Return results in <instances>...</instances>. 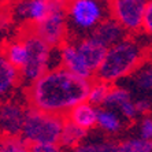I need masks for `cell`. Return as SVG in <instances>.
<instances>
[{"mask_svg": "<svg viewBox=\"0 0 152 152\" xmlns=\"http://www.w3.org/2000/svg\"><path fill=\"white\" fill-rule=\"evenodd\" d=\"M92 80H86L64 69L52 67L29 85V107L66 117L78 103L88 99Z\"/></svg>", "mask_w": 152, "mask_h": 152, "instance_id": "6da1fadb", "label": "cell"}, {"mask_svg": "<svg viewBox=\"0 0 152 152\" xmlns=\"http://www.w3.org/2000/svg\"><path fill=\"white\" fill-rule=\"evenodd\" d=\"M145 53L147 47L132 37H125L119 42L107 48L106 56L95 75L99 80L114 84L132 75L140 64L144 63Z\"/></svg>", "mask_w": 152, "mask_h": 152, "instance_id": "7a4b0ae2", "label": "cell"}, {"mask_svg": "<svg viewBox=\"0 0 152 152\" xmlns=\"http://www.w3.org/2000/svg\"><path fill=\"white\" fill-rule=\"evenodd\" d=\"M64 121H66V117L63 115L45 113V111L29 107L25 124L21 132V137L28 142L29 147L33 144H41V142L59 144Z\"/></svg>", "mask_w": 152, "mask_h": 152, "instance_id": "3957f363", "label": "cell"}, {"mask_svg": "<svg viewBox=\"0 0 152 152\" xmlns=\"http://www.w3.org/2000/svg\"><path fill=\"white\" fill-rule=\"evenodd\" d=\"M107 8L102 0H71L67 4V33L73 40L89 36L106 18Z\"/></svg>", "mask_w": 152, "mask_h": 152, "instance_id": "277c9868", "label": "cell"}, {"mask_svg": "<svg viewBox=\"0 0 152 152\" xmlns=\"http://www.w3.org/2000/svg\"><path fill=\"white\" fill-rule=\"evenodd\" d=\"M28 47V60L25 66L19 70L21 81L30 85L48 69H51L52 48L45 40H42L37 33L30 29L21 36Z\"/></svg>", "mask_w": 152, "mask_h": 152, "instance_id": "5b68a950", "label": "cell"}, {"mask_svg": "<svg viewBox=\"0 0 152 152\" xmlns=\"http://www.w3.org/2000/svg\"><path fill=\"white\" fill-rule=\"evenodd\" d=\"M51 47H59L67 36V3L66 0H51L47 17L32 28Z\"/></svg>", "mask_w": 152, "mask_h": 152, "instance_id": "8992f818", "label": "cell"}, {"mask_svg": "<svg viewBox=\"0 0 152 152\" xmlns=\"http://www.w3.org/2000/svg\"><path fill=\"white\" fill-rule=\"evenodd\" d=\"M148 0H113L110 12L129 33L142 29V19Z\"/></svg>", "mask_w": 152, "mask_h": 152, "instance_id": "52a82bcc", "label": "cell"}, {"mask_svg": "<svg viewBox=\"0 0 152 152\" xmlns=\"http://www.w3.org/2000/svg\"><path fill=\"white\" fill-rule=\"evenodd\" d=\"M28 108L21 102L10 99L0 100V134L21 136Z\"/></svg>", "mask_w": 152, "mask_h": 152, "instance_id": "ba28073f", "label": "cell"}, {"mask_svg": "<svg viewBox=\"0 0 152 152\" xmlns=\"http://www.w3.org/2000/svg\"><path fill=\"white\" fill-rule=\"evenodd\" d=\"M59 62L60 66H63L69 71L82 78L92 80V77L95 75V73L91 70L88 63L85 62L84 56L78 51L77 45L73 40L71 41H63L59 45Z\"/></svg>", "mask_w": 152, "mask_h": 152, "instance_id": "9c48e42d", "label": "cell"}, {"mask_svg": "<svg viewBox=\"0 0 152 152\" xmlns=\"http://www.w3.org/2000/svg\"><path fill=\"white\" fill-rule=\"evenodd\" d=\"M127 33L129 32L115 18L110 17L102 19L99 22V25L93 29L89 36L95 39L96 41H99L106 48H110L114 44H117L121 40H124L125 37H127Z\"/></svg>", "mask_w": 152, "mask_h": 152, "instance_id": "30bf717a", "label": "cell"}, {"mask_svg": "<svg viewBox=\"0 0 152 152\" xmlns=\"http://www.w3.org/2000/svg\"><path fill=\"white\" fill-rule=\"evenodd\" d=\"M21 82V73L7 59L3 48H0V100L6 99L14 92Z\"/></svg>", "mask_w": 152, "mask_h": 152, "instance_id": "8fae6325", "label": "cell"}, {"mask_svg": "<svg viewBox=\"0 0 152 152\" xmlns=\"http://www.w3.org/2000/svg\"><path fill=\"white\" fill-rule=\"evenodd\" d=\"M73 41L75 42L78 51L81 52L85 62L91 67V70L96 73V70L99 69V66L102 64L103 59L106 56L107 48L102 45L99 41H96L95 39H92L91 36H85L82 39L73 40Z\"/></svg>", "mask_w": 152, "mask_h": 152, "instance_id": "7c38bea8", "label": "cell"}, {"mask_svg": "<svg viewBox=\"0 0 152 152\" xmlns=\"http://www.w3.org/2000/svg\"><path fill=\"white\" fill-rule=\"evenodd\" d=\"M66 118L88 132L97 126V107L85 100L73 107Z\"/></svg>", "mask_w": 152, "mask_h": 152, "instance_id": "4fadbf2b", "label": "cell"}, {"mask_svg": "<svg viewBox=\"0 0 152 152\" xmlns=\"http://www.w3.org/2000/svg\"><path fill=\"white\" fill-rule=\"evenodd\" d=\"M50 8L51 0H23L17 6V15L36 25L47 17Z\"/></svg>", "mask_w": 152, "mask_h": 152, "instance_id": "5bb4252c", "label": "cell"}, {"mask_svg": "<svg viewBox=\"0 0 152 152\" xmlns=\"http://www.w3.org/2000/svg\"><path fill=\"white\" fill-rule=\"evenodd\" d=\"M97 126L108 134H117L124 127V121L118 111L108 107H97Z\"/></svg>", "mask_w": 152, "mask_h": 152, "instance_id": "9a60e30c", "label": "cell"}, {"mask_svg": "<svg viewBox=\"0 0 152 152\" xmlns=\"http://www.w3.org/2000/svg\"><path fill=\"white\" fill-rule=\"evenodd\" d=\"M86 137V130L82 127L77 126L73 124L71 121L66 118L64 121V126L62 130V136L59 140V147L60 148H77Z\"/></svg>", "mask_w": 152, "mask_h": 152, "instance_id": "2e32d148", "label": "cell"}, {"mask_svg": "<svg viewBox=\"0 0 152 152\" xmlns=\"http://www.w3.org/2000/svg\"><path fill=\"white\" fill-rule=\"evenodd\" d=\"M3 51L6 53V56H7V59L17 69L21 70L25 66L26 60H28V47H26L22 37H19L17 40H11L10 42H7L6 47L3 48Z\"/></svg>", "mask_w": 152, "mask_h": 152, "instance_id": "e0dca14e", "label": "cell"}, {"mask_svg": "<svg viewBox=\"0 0 152 152\" xmlns=\"http://www.w3.org/2000/svg\"><path fill=\"white\" fill-rule=\"evenodd\" d=\"M133 85L138 92L152 93V63H142L133 73Z\"/></svg>", "mask_w": 152, "mask_h": 152, "instance_id": "ac0fdd59", "label": "cell"}, {"mask_svg": "<svg viewBox=\"0 0 152 152\" xmlns=\"http://www.w3.org/2000/svg\"><path fill=\"white\" fill-rule=\"evenodd\" d=\"M129 100H132V95L126 88H122V86H111L110 92H108L106 100L103 103V106L118 111L121 107L124 106L126 102H129Z\"/></svg>", "mask_w": 152, "mask_h": 152, "instance_id": "d6986e66", "label": "cell"}, {"mask_svg": "<svg viewBox=\"0 0 152 152\" xmlns=\"http://www.w3.org/2000/svg\"><path fill=\"white\" fill-rule=\"evenodd\" d=\"M110 89H111L110 82H106V81H103V80H99V78H97V81L91 84L89 93H88V99L86 100L96 107L103 106V103H104V100H106L107 95H108V92H110Z\"/></svg>", "mask_w": 152, "mask_h": 152, "instance_id": "ffe728a7", "label": "cell"}, {"mask_svg": "<svg viewBox=\"0 0 152 152\" xmlns=\"http://www.w3.org/2000/svg\"><path fill=\"white\" fill-rule=\"evenodd\" d=\"M29 144L21 136H1L0 134V151L1 152H25Z\"/></svg>", "mask_w": 152, "mask_h": 152, "instance_id": "44dd1931", "label": "cell"}, {"mask_svg": "<svg viewBox=\"0 0 152 152\" xmlns=\"http://www.w3.org/2000/svg\"><path fill=\"white\" fill-rule=\"evenodd\" d=\"M75 149L81 152H117L118 142L103 141V140H95V141L86 142L82 141Z\"/></svg>", "mask_w": 152, "mask_h": 152, "instance_id": "7402d4cb", "label": "cell"}, {"mask_svg": "<svg viewBox=\"0 0 152 152\" xmlns=\"http://www.w3.org/2000/svg\"><path fill=\"white\" fill-rule=\"evenodd\" d=\"M152 151V142L145 138H129L118 142V152H149Z\"/></svg>", "mask_w": 152, "mask_h": 152, "instance_id": "603a6c76", "label": "cell"}, {"mask_svg": "<svg viewBox=\"0 0 152 152\" xmlns=\"http://www.w3.org/2000/svg\"><path fill=\"white\" fill-rule=\"evenodd\" d=\"M138 133L140 137L152 141V117L145 115L141 121H140V126H138Z\"/></svg>", "mask_w": 152, "mask_h": 152, "instance_id": "cb8c5ba5", "label": "cell"}, {"mask_svg": "<svg viewBox=\"0 0 152 152\" xmlns=\"http://www.w3.org/2000/svg\"><path fill=\"white\" fill-rule=\"evenodd\" d=\"M118 113H119L121 117L125 118V119L133 121L138 115L137 108H136V102H133V100H129V102H126L124 106H122L119 110H118Z\"/></svg>", "mask_w": 152, "mask_h": 152, "instance_id": "d4e9b609", "label": "cell"}, {"mask_svg": "<svg viewBox=\"0 0 152 152\" xmlns=\"http://www.w3.org/2000/svg\"><path fill=\"white\" fill-rule=\"evenodd\" d=\"M142 29L147 34L152 37V0H148V3H147L144 19H142Z\"/></svg>", "mask_w": 152, "mask_h": 152, "instance_id": "484cf974", "label": "cell"}, {"mask_svg": "<svg viewBox=\"0 0 152 152\" xmlns=\"http://www.w3.org/2000/svg\"><path fill=\"white\" fill-rule=\"evenodd\" d=\"M29 149L33 152H55L59 151V144H51V142H41V144H33L29 147Z\"/></svg>", "mask_w": 152, "mask_h": 152, "instance_id": "4316f807", "label": "cell"}, {"mask_svg": "<svg viewBox=\"0 0 152 152\" xmlns=\"http://www.w3.org/2000/svg\"><path fill=\"white\" fill-rule=\"evenodd\" d=\"M136 108L138 114H149L152 111V100L149 99H140L136 102Z\"/></svg>", "mask_w": 152, "mask_h": 152, "instance_id": "83f0119b", "label": "cell"}, {"mask_svg": "<svg viewBox=\"0 0 152 152\" xmlns=\"http://www.w3.org/2000/svg\"><path fill=\"white\" fill-rule=\"evenodd\" d=\"M102 1H104V3H111L113 0H102Z\"/></svg>", "mask_w": 152, "mask_h": 152, "instance_id": "f1b7e54d", "label": "cell"}, {"mask_svg": "<svg viewBox=\"0 0 152 152\" xmlns=\"http://www.w3.org/2000/svg\"><path fill=\"white\" fill-rule=\"evenodd\" d=\"M151 142H152V141H151Z\"/></svg>", "mask_w": 152, "mask_h": 152, "instance_id": "f546056e", "label": "cell"}]
</instances>
